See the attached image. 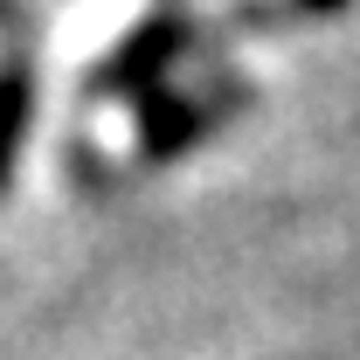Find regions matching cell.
Segmentation results:
<instances>
[{"mask_svg": "<svg viewBox=\"0 0 360 360\" xmlns=\"http://www.w3.org/2000/svg\"><path fill=\"white\" fill-rule=\"evenodd\" d=\"M35 104H42V77L28 49H0V194L14 187V167L35 132Z\"/></svg>", "mask_w": 360, "mask_h": 360, "instance_id": "3957f363", "label": "cell"}, {"mask_svg": "<svg viewBox=\"0 0 360 360\" xmlns=\"http://www.w3.org/2000/svg\"><path fill=\"white\" fill-rule=\"evenodd\" d=\"M298 7H305V14H347L354 0H298Z\"/></svg>", "mask_w": 360, "mask_h": 360, "instance_id": "277c9868", "label": "cell"}, {"mask_svg": "<svg viewBox=\"0 0 360 360\" xmlns=\"http://www.w3.org/2000/svg\"><path fill=\"white\" fill-rule=\"evenodd\" d=\"M187 49H194V21H187L180 7H153L146 21H132L118 42L90 63V90H97V97H125V104H139V97L167 90V77L180 70Z\"/></svg>", "mask_w": 360, "mask_h": 360, "instance_id": "6da1fadb", "label": "cell"}, {"mask_svg": "<svg viewBox=\"0 0 360 360\" xmlns=\"http://www.w3.org/2000/svg\"><path fill=\"white\" fill-rule=\"evenodd\" d=\"M250 104V84L243 77H222L215 90H153V97H139V160H153V167H167V160H180L194 139L222 132L229 118Z\"/></svg>", "mask_w": 360, "mask_h": 360, "instance_id": "7a4b0ae2", "label": "cell"}, {"mask_svg": "<svg viewBox=\"0 0 360 360\" xmlns=\"http://www.w3.org/2000/svg\"><path fill=\"white\" fill-rule=\"evenodd\" d=\"M7 14H14V0H0V21H7Z\"/></svg>", "mask_w": 360, "mask_h": 360, "instance_id": "5b68a950", "label": "cell"}]
</instances>
